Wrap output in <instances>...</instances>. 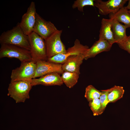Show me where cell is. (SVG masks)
<instances>
[{
  "instance_id": "7402d4cb",
  "label": "cell",
  "mask_w": 130,
  "mask_h": 130,
  "mask_svg": "<svg viewBox=\"0 0 130 130\" xmlns=\"http://www.w3.org/2000/svg\"><path fill=\"white\" fill-rule=\"evenodd\" d=\"M94 0H77L75 1L72 6V8H77L80 11L83 12V7L86 6H94Z\"/></svg>"
},
{
  "instance_id": "9a60e30c",
  "label": "cell",
  "mask_w": 130,
  "mask_h": 130,
  "mask_svg": "<svg viewBox=\"0 0 130 130\" xmlns=\"http://www.w3.org/2000/svg\"><path fill=\"white\" fill-rule=\"evenodd\" d=\"M111 19H102L99 31V39L106 40L112 45L116 42L114 39L111 28Z\"/></svg>"
},
{
  "instance_id": "603a6c76",
  "label": "cell",
  "mask_w": 130,
  "mask_h": 130,
  "mask_svg": "<svg viewBox=\"0 0 130 130\" xmlns=\"http://www.w3.org/2000/svg\"><path fill=\"white\" fill-rule=\"evenodd\" d=\"M110 90V88L104 90H101L102 94L99 99L101 104V115L104 111L107 105L109 103L108 98V95Z\"/></svg>"
},
{
  "instance_id": "7c38bea8",
  "label": "cell",
  "mask_w": 130,
  "mask_h": 130,
  "mask_svg": "<svg viewBox=\"0 0 130 130\" xmlns=\"http://www.w3.org/2000/svg\"><path fill=\"white\" fill-rule=\"evenodd\" d=\"M32 86L39 85L46 86H61L63 84L60 74L56 72L48 74L38 78H33L31 80Z\"/></svg>"
},
{
  "instance_id": "2e32d148",
  "label": "cell",
  "mask_w": 130,
  "mask_h": 130,
  "mask_svg": "<svg viewBox=\"0 0 130 130\" xmlns=\"http://www.w3.org/2000/svg\"><path fill=\"white\" fill-rule=\"evenodd\" d=\"M111 19V28L114 39L116 43L120 42L127 38V36L126 33L127 28L124 25L122 24L115 19Z\"/></svg>"
},
{
  "instance_id": "6da1fadb",
  "label": "cell",
  "mask_w": 130,
  "mask_h": 130,
  "mask_svg": "<svg viewBox=\"0 0 130 130\" xmlns=\"http://www.w3.org/2000/svg\"><path fill=\"white\" fill-rule=\"evenodd\" d=\"M0 43L18 46L30 51L31 49L28 36L24 33L19 23L12 29L2 33Z\"/></svg>"
},
{
  "instance_id": "d6986e66",
  "label": "cell",
  "mask_w": 130,
  "mask_h": 130,
  "mask_svg": "<svg viewBox=\"0 0 130 130\" xmlns=\"http://www.w3.org/2000/svg\"><path fill=\"white\" fill-rule=\"evenodd\" d=\"M124 92L122 86L115 85L110 88L108 95V98L109 103H114L122 98Z\"/></svg>"
},
{
  "instance_id": "ac0fdd59",
  "label": "cell",
  "mask_w": 130,
  "mask_h": 130,
  "mask_svg": "<svg viewBox=\"0 0 130 130\" xmlns=\"http://www.w3.org/2000/svg\"><path fill=\"white\" fill-rule=\"evenodd\" d=\"M61 76L62 81L70 88L73 87L77 83L79 74L75 72L64 71Z\"/></svg>"
},
{
  "instance_id": "9c48e42d",
  "label": "cell",
  "mask_w": 130,
  "mask_h": 130,
  "mask_svg": "<svg viewBox=\"0 0 130 130\" xmlns=\"http://www.w3.org/2000/svg\"><path fill=\"white\" fill-rule=\"evenodd\" d=\"M127 0H109L103 1L94 0V6L98 9L99 13L103 15L114 13L124 7Z\"/></svg>"
},
{
  "instance_id": "3957f363",
  "label": "cell",
  "mask_w": 130,
  "mask_h": 130,
  "mask_svg": "<svg viewBox=\"0 0 130 130\" xmlns=\"http://www.w3.org/2000/svg\"><path fill=\"white\" fill-rule=\"evenodd\" d=\"M28 36L32 61L35 63L39 60L47 61L45 40L33 31Z\"/></svg>"
},
{
  "instance_id": "d4e9b609",
  "label": "cell",
  "mask_w": 130,
  "mask_h": 130,
  "mask_svg": "<svg viewBox=\"0 0 130 130\" xmlns=\"http://www.w3.org/2000/svg\"><path fill=\"white\" fill-rule=\"evenodd\" d=\"M129 2L128 3V5L126 6H125L126 8L128 10H130V0H129Z\"/></svg>"
},
{
  "instance_id": "ba28073f",
  "label": "cell",
  "mask_w": 130,
  "mask_h": 130,
  "mask_svg": "<svg viewBox=\"0 0 130 130\" xmlns=\"http://www.w3.org/2000/svg\"><path fill=\"white\" fill-rule=\"evenodd\" d=\"M58 30L53 23L46 20L37 13L33 31L45 40Z\"/></svg>"
},
{
  "instance_id": "44dd1931",
  "label": "cell",
  "mask_w": 130,
  "mask_h": 130,
  "mask_svg": "<svg viewBox=\"0 0 130 130\" xmlns=\"http://www.w3.org/2000/svg\"><path fill=\"white\" fill-rule=\"evenodd\" d=\"M89 105L94 116L100 115L101 104L99 98L92 99L89 102Z\"/></svg>"
},
{
  "instance_id": "5bb4252c",
  "label": "cell",
  "mask_w": 130,
  "mask_h": 130,
  "mask_svg": "<svg viewBox=\"0 0 130 130\" xmlns=\"http://www.w3.org/2000/svg\"><path fill=\"white\" fill-rule=\"evenodd\" d=\"M112 45L106 40L99 39L88 50L84 59L94 57L102 52L109 51Z\"/></svg>"
},
{
  "instance_id": "4fadbf2b",
  "label": "cell",
  "mask_w": 130,
  "mask_h": 130,
  "mask_svg": "<svg viewBox=\"0 0 130 130\" xmlns=\"http://www.w3.org/2000/svg\"><path fill=\"white\" fill-rule=\"evenodd\" d=\"M87 51L83 53L72 56L68 58L62 64L63 71L74 72L80 74V66L83 60L84 59Z\"/></svg>"
},
{
  "instance_id": "e0dca14e",
  "label": "cell",
  "mask_w": 130,
  "mask_h": 130,
  "mask_svg": "<svg viewBox=\"0 0 130 130\" xmlns=\"http://www.w3.org/2000/svg\"><path fill=\"white\" fill-rule=\"evenodd\" d=\"M125 7H123L118 11L109 14L110 19H115L119 22L123 23L125 26L130 27V14Z\"/></svg>"
},
{
  "instance_id": "30bf717a",
  "label": "cell",
  "mask_w": 130,
  "mask_h": 130,
  "mask_svg": "<svg viewBox=\"0 0 130 130\" xmlns=\"http://www.w3.org/2000/svg\"><path fill=\"white\" fill-rule=\"evenodd\" d=\"M37 12L35 2L32 1L26 12L22 16L20 26L24 33L28 35L32 32L34 25Z\"/></svg>"
},
{
  "instance_id": "8fae6325",
  "label": "cell",
  "mask_w": 130,
  "mask_h": 130,
  "mask_svg": "<svg viewBox=\"0 0 130 130\" xmlns=\"http://www.w3.org/2000/svg\"><path fill=\"white\" fill-rule=\"evenodd\" d=\"M36 63V69L33 78L52 73L56 72L62 74L64 72L61 64L42 60L38 61Z\"/></svg>"
},
{
  "instance_id": "52a82bcc",
  "label": "cell",
  "mask_w": 130,
  "mask_h": 130,
  "mask_svg": "<svg viewBox=\"0 0 130 130\" xmlns=\"http://www.w3.org/2000/svg\"><path fill=\"white\" fill-rule=\"evenodd\" d=\"M89 48L87 46L81 44L79 40L76 39L74 41L73 46L68 48L66 50V53L56 55L48 58L47 61L55 63L62 64L69 57L85 52Z\"/></svg>"
},
{
  "instance_id": "484cf974",
  "label": "cell",
  "mask_w": 130,
  "mask_h": 130,
  "mask_svg": "<svg viewBox=\"0 0 130 130\" xmlns=\"http://www.w3.org/2000/svg\"><path fill=\"white\" fill-rule=\"evenodd\" d=\"M128 11L129 13L130 14V10H128Z\"/></svg>"
},
{
  "instance_id": "277c9868",
  "label": "cell",
  "mask_w": 130,
  "mask_h": 130,
  "mask_svg": "<svg viewBox=\"0 0 130 130\" xmlns=\"http://www.w3.org/2000/svg\"><path fill=\"white\" fill-rule=\"evenodd\" d=\"M0 58H15L21 62L32 61L30 51L20 47L10 44H1Z\"/></svg>"
},
{
  "instance_id": "7a4b0ae2",
  "label": "cell",
  "mask_w": 130,
  "mask_h": 130,
  "mask_svg": "<svg viewBox=\"0 0 130 130\" xmlns=\"http://www.w3.org/2000/svg\"><path fill=\"white\" fill-rule=\"evenodd\" d=\"M32 87L31 80L11 82L7 95L15 100L16 103H24L29 98V93Z\"/></svg>"
},
{
  "instance_id": "cb8c5ba5",
  "label": "cell",
  "mask_w": 130,
  "mask_h": 130,
  "mask_svg": "<svg viewBox=\"0 0 130 130\" xmlns=\"http://www.w3.org/2000/svg\"><path fill=\"white\" fill-rule=\"evenodd\" d=\"M121 49L127 51L130 54V35L123 41L117 43Z\"/></svg>"
},
{
  "instance_id": "8992f818",
  "label": "cell",
  "mask_w": 130,
  "mask_h": 130,
  "mask_svg": "<svg viewBox=\"0 0 130 130\" xmlns=\"http://www.w3.org/2000/svg\"><path fill=\"white\" fill-rule=\"evenodd\" d=\"M36 68V63L32 61L21 62L19 67L12 70L11 82L31 80L35 74Z\"/></svg>"
},
{
  "instance_id": "ffe728a7",
  "label": "cell",
  "mask_w": 130,
  "mask_h": 130,
  "mask_svg": "<svg viewBox=\"0 0 130 130\" xmlns=\"http://www.w3.org/2000/svg\"><path fill=\"white\" fill-rule=\"evenodd\" d=\"M102 92L96 89L92 85H89L85 88L84 97L88 102L96 98H99Z\"/></svg>"
},
{
  "instance_id": "5b68a950",
  "label": "cell",
  "mask_w": 130,
  "mask_h": 130,
  "mask_svg": "<svg viewBox=\"0 0 130 130\" xmlns=\"http://www.w3.org/2000/svg\"><path fill=\"white\" fill-rule=\"evenodd\" d=\"M62 30H58L45 40L48 58L60 54H65L66 50L60 37Z\"/></svg>"
}]
</instances>
